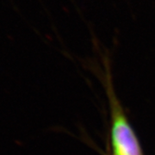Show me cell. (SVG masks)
<instances>
[{"label":"cell","mask_w":155,"mask_h":155,"mask_svg":"<svg viewBox=\"0 0 155 155\" xmlns=\"http://www.w3.org/2000/svg\"><path fill=\"white\" fill-rule=\"evenodd\" d=\"M113 155H143L139 140L117 101L111 98Z\"/></svg>","instance_id":"cell-1"}]
</instances>
